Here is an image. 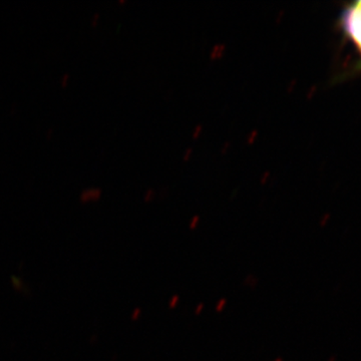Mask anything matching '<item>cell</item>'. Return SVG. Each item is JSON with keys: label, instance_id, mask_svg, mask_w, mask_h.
<instances>
[{"label": "cell", "instance_id": "2", "mask_svg": "<svg viewBox=\"0 0 361 361\" xmlns=\"http://www.w3.org/2000/svg\"><path fill=\"white\" fill-rule=\"evenodd\" d=\"M243 283L245 286L249 287V288H255L259 283L258 278L253 274H248L245 278H244Z\"/></svg>", "mask_w": 361, "mask_h": 361}, {"label": "cell", "instance_id": "8", "mask_svg": "<svg viewBox=\"0 0 361 361\" xmlns=\"http://www.w3.org/2000/svg\"><path fill=\"white\" fill-rule=\"evenodd\" d=\"M99 14H94V16H92V21H90V23H92V27H96L97 25V23H99Z\"/></svg>", "mask_w": 361, "mask_h": 361}, {"label": "cell", "instance_id": "7", "mask_svg": "<svg viewBox=\"0 0 361 361\" xmlns=\"http://www.w3.org/2000/svg\"><path fill=\"white\" fill-rule=\"evenodd\" d=\"M142 315V310H140V308H137V310H134V312H133L132 318L134 320L139 319L140 317H141Z\"/></svg>", "mask_w": 361, "mask_h": 361}, {"label": "cell", "instance_id": "3", "mask_svg": "<svg viewBox=\"0 0 361 361\" xmlns=\"http://www.w3.org/2000/svg\"><path fill=\"white\" fill-rule=\"evenodd\" d=\"M227 299L220 298L219 300L217 301V303H216L215 310L219 313L222 312V311H224L226 306H227Z\"/></svg>", "mask_w": 361, "mask_h": 361}, {"label": "cell", "instance_id": "5", "mask_svg": "<svg viewBox=\"0 0 361 361\" xmlns=\"http://www.w3.org/2000/svg\"><path fill=\"white\" fill-rule=\"evenodd\" d=\"M70 73H63V75H61V80H59V82H61V87H63V89H66L68 84H70Z\"/></svg>", "mask_w": 361, "mask_h": 361}, {"label": "cell", "instance_id": "11", "mask_svg": "<svg viewBox=\"0 0 361 361\" xmlns=\"http://www.w3.org/2000/svg\"><path fill=\"white\" fill-rule=\"evenodd\" d=\"M337 360V357L336 355H332V356H330V357L329 358V360L327 361H336Z\"/></svg>", "mask_w": 361, "mask_h": 361}, {"label": "cell", "instance_id": "9", "mask_svg": "<svg viewBox=\"0 0 361 361\" xmlns=\"http://www.w3.org/2000/svg\"><path fill=\"white\" fill-rule=\"evenodd\" d=\"M198 223H199V218L198 217L193 218V220H192L191 224H190V228H191V229H195V228H196L197 226H198Z\"/></svg>", "mask_w": 361, "mask_h": 361}, {"label": "cell", "instance_id": "12", "mask_svg": "<svg viewBox=\"0 0 361 361\" xmlns=\"http://www.w3.org/2000/svg\"><path fill=\"white\" fill-rule=\"evenodd\" d=\"M273 361H284V360H283V358H282V357H277V358H275V360Z\"/></svg>", "mask_w": 361, "mask_h": 361}, {"label": "cell", "instance_id": "1", "mask_svg": "<svg viewBox=\"0 0 361 361\" xmlns=\"http://www.w3.org/2000/svg\"><path fill=\"white\" fill-rule=\"evenodd\" d=\"M101 196L102 191L99 188H87L80 193V200L82 203H89V202L99 200Z\"/></svg>", "mask_w": 361, "mask_h": 361}, {"label": "cell", "instance_id": "4", "mask_svg": "<svg viewBox=\"0 0 361 361\" xmlns=\"http://www.w3.org/2000/svg\"><path fill=\"white\" fill-rule=\"evenodd\" d=\"M180 303V296L179 295H173L171 297L170 300H169L168 306L170 310H175V308L178 307Z\"/></svg>", "mask_w": 361, "mask_h": 361}, {"label": "cell", "instance_id": "10", "mask_svg": "<svg viewBox=\"0 0 361 361\" xmlns=\"http://www.w3.org/2000/svg\"><path fill=\"white\" fill-rule=\"evenodd\" d=\"M52 132H54V130H52V129H49V130H47V139H51V137H52Z\"/></svg>", "mask_w": 361, "mask_h": 361}, {"label": "cell", "instance_id": "6", "mask_svg": "<svg viewBox=\"0 0 361 361\" xmlns=\"http://www.w3.org/2000/svg\"><path fill=\"white\" fill-rule=\"evenodd\" d=\"M204 310H205V304L199 303L198 305L195 307V314L200 315L203 313Z\"/></svg>", "mask_w": 361, "mask_h": 361}]
</instances>
